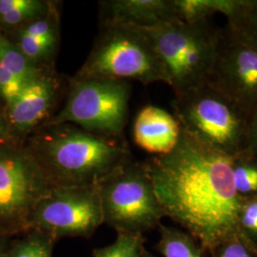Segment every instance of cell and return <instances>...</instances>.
I'll list each match as a JSON object with an SVG mask.
<instances>
[{"label":"cell","mask_w":257,"mask_h":257,"mask_svg":"<svg viewBox=\"0 0 257 257\" xmlns=\"http://www.w3.org/2000/svg\"><path fill=\"white\" fill-rule=\"evenodd\" d=\"M67 86L56 73L55 66L45 67L6 106L7 118L16 141L24 143L55 115Z\"/></svg>","instance_id":"cell-11"},{"label":"cell","mask_w":257,"mask_h":257,"mask_svg":"<svg viewBox=\"0 0 257 257\" xmlns=\"http://www.w3.org/2000/svg\"><path fill=\"white\" fill-rule=\"evenodd\" d=\"M144 239L140 234L117 233L115 241L107 247L94 248L93 257H141Z\"/></svg>","instance_id":"cell-21"},{"label":"cell","mask_w":257,"mask_h":257,"mask_svg":"<svg viewBox=\"0 0 257 257\" xmlns=\"http://www.w3.org/2000/svg\"><path fill=\"white\" fill-rule=\"evenodd\" d=\"M144 163L166 216L182 225L205 248L235 238L243 198L233 183L232 156L181 128L173 152Z\"/></svg>","instance_id":"cell-1"},{"label":"cell","mask_w":257,"mask_h":257,"mask_svg":"<svg viewBox=\"0 0 257 257\" xmlns=\"http://www.w3.org/2000/svg\"><path fill=\"white\" fill-rule=\"evenodd\" d=\"M240 229L257 233V195L244 197L239 212Z\"/></svg>","instance_id":"cell-23"},{"label":"cell","mask_w":257,"mask_h":257,"mask_svg":"<svg viewBox=\"0 0 257 257\" xmlns=\"http://www.w3.org/2000/svg\"><path fill=\"white\" fill-rule=\"evenodd\" d=\"M243 154L257 162V108L249 117L246 147Z\"/></svg>","instance_id":"cell-24"},{"label":"cell","mask_w":257,"mask_h":257,"mask_svg":"<svg viewBox=\"0 0 257 257\" xmlns=\"http://www.w3.org/2000/svg\"><path fill=\"white\" fill-rule=\"evenodd\" d=\"M232 176L239 195L249 197L257 195V162L245 154L232 156Z\"/></svg>","instance_id":"cell-20"},{"label":"cell","mask_w":257,"mask_h":257,"mask_svg":"<svg viewBox=\"0 0 257 257\" xmlns=\"http://www.w3.org/2000/svg\"><path fill=\"white\" fill-rule=\"evenodd\" d=\"M104 223L117 233L140 234L166 216L145 163L133 158L97 184Z\"/></svg>","instance_id":"cell-7"},{"label":"cell","mask_w":257,"mask_h":257,"mask_svg":"<svg viewBox=\"0 0 257 257\" xmlns=\"http://www.w3.org/2000/svg\"><path fill=\"white\" fill-rule=\"evenodd\" d=\"M10 242L7 257H53L56 241L37 230H29Z\"/></svg>","instance_id":"cell-17"},{"label":"cell","mask_w":257,"mask_h":257,"mask_svg":"<svg viewBox=\"0 0 257 257\" xmlns=\"http://www.w3.org/2000/svg\"><path fill=\"white\" fill-rule=\"evenodd\" d=\"M139 27V26H138ZM147 36L175 96L209 82L218 55L223 29L211 21L162 22L139 27Z\"/></svg>","instance_id":"cell-3"},{"label":"cell","mask_w":257,"mask_h":257,"mask_svg":"<svg viewBox=\"0 0 257 257\" xmlns=\"http://www.w3.org/2000/svg\"><path fill=\"white\" fill-rule=\"evenodd\" d=\"M0 64L3 65L24 86L33 80L45 68L32 62L19 51L18 47L5 37L2 38Z\"/></svg>","instance_id":"cell-16"},{"label":"cell","mask_w":257,"mask_h":257,"mask_svg":"<svg viewBox=\"0 0 257 257\" xmlns=\"http://www.w3.org/2000/svg\"><path fill=\"white\" fill-rule=\"evenodd\" d=\"M160 226L158 249L163 257H201L193 238L182 231Z\"/></svg>","instance_id":"cell-18"},{"label":"cell","mask_w":257,"mask_h":257,"mask_svg":"<svg viewBox=\"0 0 257 257\" xmlns=\"http://www.w3.org/2000/svg\"><path fill=\"white\" fill-rule=\"evenodd\" d=\"M9 246V238L0 237V257H7Z\"/></svg>","instance_id":"cell-27"},{"label":"cell","mask_w":257,"mask_h":257,"mask_svg":"<svg viewBox=\"0 0 257 257\" xmlns=\"http://www.w3.org/2000/svg\"><path fill=\"white\" fill-rule=\"evenodd\" d=\"M173 109L193 138L230 156L244 153L249 116L211 84L175 96Z\"/></svg>","instance_id":"cell-5"},{"label":"cell","mask_w":257,"mask_h":257,"mask_svg":"<svg viewBox=\"0 0 257 257\" xmlns=\"http://www.w3.org/2000/svg\"><path fill=\"white\" fill-rule=\"evenodd\" d=\"M103 223L95 185L51 190L35 206L28 227L57 242L63 237L90 238Z\"/></svg>","instance_id":"cell-9"},{"label":"cell","mask_w":257,"mask_h":257,"mask_svg":"<svg viewBox=\"0 0 257 257\" xmlns=\"http://www.w3.org/2000/svg\"><path fill=\"white\" fill-rule=\"evenodd\" d=\"M51 190L95 186L132 159L125 138H108L73 124L43 125L24 142Z\"/></svg>","instance_id":"cell-2"},{"label":"cell","mask_w":257,"mask_h":257,"mask_svg":"<svg viewBox=\"0 0 257 257\" xmlns=\"http://www.w3.org/2000/svg\"><path fill=\"white\" fill-rule=\"evenodd\" d=\"M131 84L75 76L68 81L63 106L44 125L73 124L90 133L124 138Z\"/></svg>","instance_id":"cell-6"},{"label":"cell","mask_w":257,"mask_h":257,"mask_svg":"<svg viewBox=\"0 0 257 257\" xmlns=\"http://www.w3.org/2000/svg\"><path fill=\"white\" fill-rule=\"evenodd\" d=\"M100 7L102 25L149 27L177 21L173 0H109Z\"/></svg>","instance_id":"cell-13"},{"label":"cell","mask_w":257,"mask_h":257,"mask_svg":"<svg viewBox=\"0 0 257 257\" xmlns=\"http://www.w3.org/2000/svg\"><path fill=\"white\" fill-rule=\"evenodd\" d=\"M55 3L47 0H0V24L17 31L47 15Z\"/></svg>","instance_id":"cell-15"},{"label":"cell","mask_w":257,"mask_h":257,"mask_svg":"<svg viewBox=\"0 0 257 257\" xmlns=\"http://www.w3.org/2000/svg\"><path fill=\"white\" fill-rule=\"evenodd\" d=\"M16 141L13 137L9 121L7 118L6 110H3L0 106V146L9 144Z\"/></svg>","instance_id":"cell-26"},{"label":"cell","mask_w":257,"mask_h":257,"mask_svg":"<svg viewBox=\"0 0 257 257\" xmlns=\"http://www.w3.org/2000/svg\"><path fill=\"white\" fill-rule=\"evenodd\" d=\"M135 143L143 151L154 156L168 155L177 146L181 126L174 114L147 105L138 111L134 122Z\"/></svg>","instance_id":"cell-12"},{"label":"cell","mask_w":257,"mask_h":257,"mask_svg":"<svg viewBox=\"0 0 257 257\" xmlns=\"http://www.w3.org/2000/svg\"><path fill=\"white\" fill-rule=\"evenodd\" d=\"M227 28L236 37L257 48V0H241Z\"/></svg>","instance_id":"cell-19"},{"label":"cell","mask_w":257,"mask_h":257,"mask_svg":"<svg viewBox=\"0 0 257 257\" xmlns=\"http://www.w3.org/2000/svg\"><path fill=\"white\" fill-rule=\"evenodd\" d=\"M75 76L167 84L149 38L140 28L132 25H102L90 55Z\"/></svg>","instance_id":"cell-4"},{"label":"cell","mask_w":257,"mask_h":257,"mask_svg":"<svg viewBox=\"0 0 257 257\" xmlns=\"http://www.w3.org/2000/svg\"><path fill=\"white\" fill-rule=\"evenodd\" d=\"M2 38H3V36L0 35V50H1V44H2Z\"/></svg>","instance_id":"cell-29"},{"label":"cell","mask_w":257,"mask_h":257,"mask_svg":"<svg viewBox=\"0 0 257 257\" xmlns=\"http://www.w3.org/2000/svg\"><path fill=\"white\" fill-rule=\"evenodd\" d=\"M241 0H173L176 19L186 24L208 21L216 14L232 18Z\"/></svg>","instance_id":"cell-14"},{"label":"cell","mask_w":257,"mask_h":257,"mask_svg":"<svg viewBox=\"0 0 257 257\" xmlns=\"http://www.w3.org/2000/svg\"><path fill=\"white\" fill-rule=\"evenodd\" d=\"M141 257H154L150 252H148L147 250L145 249L144 251H143V253H142V255H141Z\"/></svg>","instance_id":"cell-28"},{"label":"cell","mask_w":257,"mask_h":257,"mask_svg":"<svg viewBox=\"0 0 257 257\" xmlns=\"http://www.w3.org/2000/svg\"><path fill=\"white\" fill-rule=\"evenodd\" d=\"M51 191L25 143L0 146V237L29 231L37 203Z\"/></svg>","instance_id":"cell-8"},{"label":"cell","mask_w":257,"mask_h":257,"mask_svg":"<svg viewBox=\"0 0 257 257\" xmlns=\"http://www.w3.org/2000/svg\"><path fill=\"white\" fill-rule=\"evenodd\" d=\"M209 84L250 117L257 108V48L223 29Z\"/></svg>","instance_id":"cell-10"},{"label":"cell","mask_w":257,"mask_h":257,"mask_svg":"<svg viewBox=\"0 0 257 257\" xmlns=\"http://www.w3.org/2000/svg\"><path fill=\"white\" fill-rule=\"evenodd\" d=\"M25 86L3 66L0 64V97L8 106L19 95Z\"/></svg>","instance_id":"cell-22"},{"label":"cell","mask_w":257,"mask_h":257,"mask_svg":"<svg viewBox=\"0 0 257 257\" xmlns=\"http://www.w3.org/2000/svg\"><path fill=\"white\" fill-rule=\"evenodd\" d=\"M219 257H252L247 247L237 239L233 238L223 244Z\"/></svg>","instance_id":"cell-25"}]
</instances>
